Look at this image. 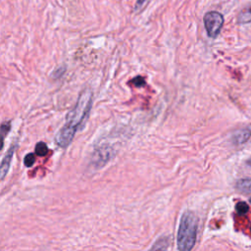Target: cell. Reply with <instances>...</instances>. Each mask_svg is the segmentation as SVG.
<instances>
[{
	"label": "cell",
	"instance_id": "cell-1",
	"mask_svg": "<svg viewBox=\"0 0 251 251\" xmlns=\"http://www.w3.org/2000/svg\"><path fill=\"white\" fill-rule=\"evenodd\" d=\"M91 106L92 92L86 88L80 93L75 107L67 115L65 125L56 134L55 140L60 147L66 148L71 144L76 130L87 119Z\"/></svg>",
	"mask_w": 251,
	"mask_h": 251
},
{
	"label": "cell",
	"instance_id": "cell-2",
	"mask_svg": "<svg viewBox=\"0 0 251 251\" xmlns=\"http://www.w3.org/2000/svg\"><path fill=\"white\" fill-rule=\"evenodd\" d=\"M198 219L192 212H185L181 216L177 230V248L181 251L191 250L196 241Z\"/></svg>",
	"mask_w": 251,
	"mask_h": 251
},
{
	"label": "cell",
	"instance_id": "cell-3",
	"mask_svg": "<svg viewBox=\"0 0 251 251\" xmlns=\"http://www.w3.org/2000/svg\"><path fill=\"white\" fill-rule=\"evenodd\" d=\"M204 26L208 35L215 38L220 33L224 25V16L216 11H210L205 14L203 18Z\"/></svg>",
	"mask_w": 251,
	"mask_h": 251
},
{
	"label": "cell",
	"instance_id": "cell-4",
	"mask_svg": "<svg viewBox=\"0 0 251 251\" xmlns=\"http://www.w3.org/2000/svg\"><path fill=\"white\" fill-rule=\"evenodd\" d=\"M14 152H15V148H14V146H12L8 150V152L6 153V155L4 156L3 160L0 163V180H2L8 174V171L10 169V165H11V162L13 159Z\"/></svg>",
	"mask_w": 251,
	"mask_h": 251
},
{
	"label": "cell",
	"instance_id": "cell-5",
	"mask_svg": "<svg viewBox=\"0 0 251 251\" xmlns=\"http://www.w3.org/2000/svg\"><path fill=\"white\" fill-rule=\"evenodd\" d=\"M237 22L240 25L251 23V3L238 14Z\"/></svg>",
	"mask_w": 251,
	"mask_h": 251
},
{
	"label": "cell",
	"instance_id": "cell-6",
	"mask_svg": "<svg viewBox=\"0 0 251 251\" xmlns=\"http://www.w3.org/2000/svg\"><path fill=\"white\" fill-rule=\"evenodd\" d=\"M236 188L242 193H251V178H241L236 182Z\"/></svg>",
	"mask_w": 251,
	"mask_h": 251
},
{
	"label": "cell",
	"instance_id": "cell-7",
	"mask_svg": "<svg viewBox=\"0 0 251 251\" xmlns=\"http://www.w3.org/2000/svg\"><path fill=\"white\" fill-rule=\"evenodd\" d=\"M10 127H11L10 123H4L0 126V150L4 146V138H5V135L8 133V131L10 130Z\"/></svg>",
	"mask_w": 251,
	"mask_h": 251
},
{
	"label": "cell",
	"instance_id": "cell-8",
	"mask_svg": "<svg viewBox=\"0 0 251 251\" xmlns=\"http://www.w3.org/2000/svg\"><path fill=\"white\" fill-rule=\"evenodd\" d=\"M48 152V148L47 145L44 142H39L36 144L35 146V153L38 156H45Z\"/></svg>",
	"mask_w": 251,
	"mask_h": 251
},
{
	"label": "cell",
	"instance_id": "cell-9",
	"mask_svg": "<svg viewBox=\"0 0 251 251\" xmlns=\"http://www.w3.org/2000/svg\"><path fill=\"white\" fill-rule=\"evenodd\" d=\"M235 209H236V212L239 215H244V214H246L248 212L249 207H248V205L245 202H239V203L236 204Z\"/></svg>",
	"mask_w": 251,
	"mask_h": 251
},
{
	"label": "cell",
	"instance_id": "cell-10",
	"mask_svg": "<svg viewBox=\"0 0 251 251\" xmlns=\"http://www.w3.org/2000/svg\"><path fill=\"white\" fill-rule=\"evenodd\" d=\"M35 162V157L32 153H29L27 155H25V159H24V164L25 165V167H31Z\"/></svg>",
	"mask_w": 251,
	"mask_h": 251
},
{
	"label": "cell",
	"instance_id": "cell-11",
	"mask_svg": "<svg viewBox=\"0 0 251 251\" xmlns=\"http://www.w3.org/2000/svg\"><path fill=\"white\" fill-rule=\"evenodd\" d=\"M147 0H137L136 1V8H139L140 6H142Z\"/></svg>",
	"mask_w": 251,
	"mask_h": 251
},
{
	"label": "cell",
	"instance_id": "cell-12",
	"mask_svg": "<svg viewBox=\"0 0 251 251\" xmlns=\"http://www.w3.org/2000/svg\"><path fill=\"white\" fill-rule=\"evenodd\" d=\"M249 164H250V166H251V160H250V161H249Z\"/></svg>",
	"mask_w": 251,
	"mask_h": 251
},
{
	"label": "cell",
	"instance_id": "cell-13",
	"mask_svg": "<svg viewBox=\"0 0 251 251\" xmlns=\"http://www.w3.org/2000/svg\"><path fill=\"white\" fill-rule=\"evenodd\" d=\"M249 201H250V203H251V198H250V200H249Z\"/></svg>",
	"mask_w": 251,
	"mask_h": 251
}]
</instances>
